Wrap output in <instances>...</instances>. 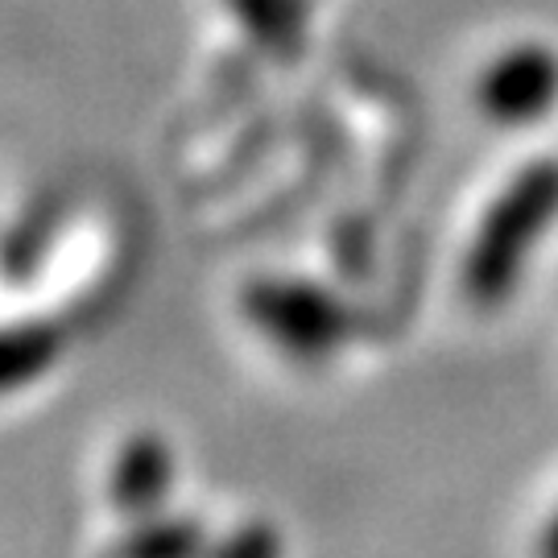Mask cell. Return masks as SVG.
<instances>
[{
    "instance_id": "cell-1",
    "label": "cell",
    "mask_w": 558,
    "mask_h": 558,
    "mask_svg": "<svg viewBox=\"0 0 558 558\" xmlns=\"http://www.w3.org/2000/svg\"><path fill=\"white\" fill-rule=\"evenodd\" d=\"M558 220V161L538 158L521 166L513 182L484 211L472 248L459 269L463 299L480 311H497L521 286L525 260Z\"/></svg>"
},
{
    "instance_id": "cell-2",
    "label": "cell",
    "mask_w": 558,
    "mask_h": 558,
    "mask_svg": "<svg viewBox=\"0 0 558 558\" xmlns=\"http://www.w3.org/2000/svg\"><path fill=\"white\" fill-rule=\"evenodd\" d=\"M244 319L286 356L319 364L352 339V311L327 286L306 278H257L244 286Z\"/></svg>"
},
{
    "instance_id": "cell-3",
    "label": "cell",
    "mask_w": 558,
    "mask_h": 558,
    "mask_svg": "<svg viewBox=\"0 0 558 558\" xmlns=\"http://www.w3.org/2000/svg\"><path fill=\"white\" fill-rule=\"evenodd\" d=\"M480 112L497 124H534L558 104V54L542 41H521L484 66L476 83Z\"/></svg>"
},
{
    "instance_id": "cell-4",
    "label": "cell",
    "mask_w": 558,
    "mask_h": 558,
    "mask_svg": "<svg viewBox=\"0 0 558 558\" xmlns=\"http://www.w3.org/2000/svg\"><path fill=\"white\" fill-rule=\"evenodd\" d=\"M174 480H179L174 447L154 430H141L117 451L112 476H108V500L120 518H154L166 509Z\"/></svg>"
},
{
    "instance_id": "cell-5",
    "label": "cell",
    "mask_w": 558,
    "mask_h": 558,
    "mask_svg": "<svg viewBox=\"0 0 558 558\" xmlns=\"http://www.w3.org/2000/svg\"><path fill=\"white\" fill-rule=\"evenodd\" d=\"M62 356V331L46 319L0 327V393H17L29 380L46 377Z\"/></svg>"
},
{
    "instance_id": "cell-6",
    "label": "cell",
    "mask_w": 558,
    "mask_h": 558,
    "mask_svg": "<svg viewBox=\"0 0 558 558\" xmlns=\"http://www.w3.org/2000/svg\"><path fill=\"white\" fill-rule=\"evenodd\" d=\"M207 534L195 518L182 513H154V518L129 521L104 558H203Z\"/></svg>"
},
{
    "instance_id": "cell-7",
    "label": "cell",
    "mask_w": 558,
    "mask_h": 558,
    "mask_svg": "<svg viewBox=\"0 0 558 558\" xmlns=\"http://www.w3.org/2000/svg\"><path fill=\"white\" fill-rule=\"evenodd\" d=\"M240 29L274 59H299L306 46V0H223Z\"/></svg>"
},
{
    "instance_id": "cell-8",
    "label": "cell",
    "mask_w": 558,
    "mask_h": 558,
    "mask_svg": "<svg viewBox=\"0 0 558 558\" xmlns=\"http://www.w3.org/2000/svg\"><path fill=\"white\" fill-rule=\"evenodd\" d=\"M59 236V207L54 203H34L0 236V281H29L41 269L50 244Z\"/></svg>"
},
{
    "instance_id": "cell-9",
    "label": "cell",
    "mask_w": 558,
    "mask_h": 558,
    "mask_svg": "<svg viewBox=\"0 0 558 558\" xmlns=\"http://www.w3.org/2000/svg\"><path fill=\"white\" fill-rule=\"evenodd\" d=\"M286 546H281L278 525L269 521H244L236 530H228L223 538L207 542L203 558H281Z\"/></svg>"
},
{
    "instance_id": "cell-10",
    "label": "cell",
    "mask_w": 558,
    "mask_h": 558,
    "mask_svg": "<svg viewBox=\"0 0 558 558\" xmlns=\"http://www.w3.org/2000/svg\"><path fill=\"white\" fill-rule=\"evenodd\" d=\"M538 558H558V513L546 521V534L538 542Z\"/></svg>"
}]
</instances>
